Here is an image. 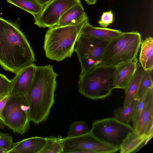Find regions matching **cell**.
<instances>
[{"label":"cell","mask_w":153,"mask_h":153,"mask_svg":"<svg viewBox=\"0 0 153 153\" xmlns=\"http://www.w3.org/2000/svg\"><path fill=\"white\" fill-rule=\"evenodd\" d=\"M152 137L142 135L134 130L129 133L120 147L121 153L136 152L145 145Z\"/></svg>","instance_id":"9a60e30c"},{"label":"cell","mask_w":153,"mask_h":153,"mask_svg":"<svg viewBox=\"0 0 153 153\" xmlns=\"http://www.w3.org/2000/svg\"><path fill=\"white\" fill-rule=\"evenodd\" d=\"M35 54L19 26L0 17V65L16 74L33 63Z\"/></svg>","instance_id":"6da1fadb"},{"label":"cell","mask_w":153,"mask_h":153,"mask_svg":"<svg viewBox=\"0 0 153 153\" xmlns=\"http://www.w3.org/2000/svg\"><path fill=\"white\" fill-rule=\"evenodd\" d=\"M45 144L39 153H63V138L61 136L45 137Z\"/></svg>","instance_id":"7402d4cb"},{"label":"cell","mask_w":153,"mask_h":153,"mask_svg":"<svg viewBox=\"0 0 153 153\" xmlns=\"http://www.w3.org/2000/svg\"><path fill=\"white\" fill-rule=\"evenodd\" d=\"M123 32L117 30L96 27L88 22L82 27L79 34L102 40L109 41Z\"/></svg>","instance_id":"2e32d148"},{"label":"cell","mask_w":153,"mask_h":153,"mask_svg":"<svg viewBox=\"0 0 153 153\" xmlns=\"http://www.w3.org/2000/svg\"><path fill=\"white\" fill-rule=\"evenodd\" d=\"M115 66L100 65L80 74L78 82L79 93L85 97L99 100L109 97L114 89Z\"/></svg>","instance_id":"277c9868"},{"label":"cell","mask_w":153,"mask_h":153,"mask_svg":"<svg viewBox=\"0 0 153 153\" xmlns=\"http://www.w3.org/2000/svg\"><path fill=\"white\" fill-rule=\"evenodd\" d=\"M134 130L133 127L129 124L121 122L113 117L94 120L90 131L101 141L120 148L128 134Z\"/></svg>","instance_id":"8992f818"},{"label":"cell","mask_w":153,"mask_h":153,"mask_svg":"<svg viewBox=\"0 0 153 153\" xmlns=\"http://www.w3.org/2000/svg\"><path fill=\"white\" fill-rule=\"evenodd\" d=\"M12 137L7 133L0 132V148L5 151L6 153L11 149L13 143Z\"/></svg>","instance_id":"484cf974"},{"label":"cell","mask_w":153,"mask_h":153,"mask_svg":"<svg viewBox=\"0 0 153 153\" xmlns=\"http://www.w3.org/2000/svg\"><path fill=\"white\" fill-rule=\"evenodd\" d=\"M137 101V100L134 99L126 106L115 109L114 117L121 122L129 124L132 120Z\"/></svg>","instance_id":"ffe728a7"},{"label":"cell","mask_w":153,"mask_h":153,"mask_svg":"<svg viewBox=\"0 0 153 153\" xmlns=\"http://www.w3.org/2000/svg\"><path fill=\"white\" fill-rule=\"evenodd\" d=\"M109 41L79 35L74 51L81 65L80 74L101 64L102 56Z\"/></svg>","instance_id":"ba28073f"},{"label":"cell","mask_w":153,"mask_h":153,"mask_svg":"<svg viewBox=\"0 0 153 153\" xmlns=\"http://www.w3.org/2000/svg\"><path fill=\"white\" fill-rule=\"evenodd\" d=\"M90 131L87 123L84 121H75L72 122L69 127L68 135L69 138L80 136Z\"/></svg>","instance_id":"cb8c5ba5"},{"label":"cell","mask_w":153,"mask_h":153,"mask_svg":"<svg viewBox=\"0 0 153 153\" xmlns=\"http://www.w3.org/2000/svg\"><path fill=\"white\" fill-rule=\"evenodd\" d=\"M88 22V18L86 14L76 24L49 27L45 34L43 47L46 57L58 62L71 57L80 31Z\"/></svg>","instance_id":"3957f363"},{"label":"cell","mask_w":153,"mask_h":153,"mask_svg":"<svg viewBox=\"0 0 153 153\" xmlns=\"http://www.w3.org/2000/svg\"><path fill=\"white\" fill-rule=\"evenodd\" d=\"M85 1L88 5H93L95 4L97 0H84Z\"/></svg>","instance_id":"4dcf8cb0"},{"label":"cell","mask_w":153,"mask_h":153,"mask_svg":"<svg viewBox=\"0 0 153 153\" xmlns=\"http://www.w3.org/2000/svg\"><path fill=\"white\" fill-rule=\"evenodd\" d=\"M0 153H6V152L3 149L0 148Z\"/></svg>","instance_id":"d6a6232c"},{"label":"cell","mask_w":153,"mask_h":153,"mask_svg":"<svg viewBox=\"0 0 153 153\" xmlns=\"http://www.w3.org/2000/svg\"><path fill=\"white\" fill-rule=\"evenodd\" d=\"M138 32H123L109 40L104 51L101 65L116 66L137 59L141 42Z\"/></svg>","instance_id":"5b68a950"},{"label":"cell","mask_w":153,"mask_h":153,"mask_svg":"<svg viewBox=\"0 0 153 153\" xmlns=\"http://www.w3.org/2000/svg\"><path fill=\"white\" fill-rule=\"evenodd\" d=\"M58 74L50 65L36 67L33 79L24 95L30 121L36 124L48 119L55 101L56 78Z\"/></svg>","instance_id":"7a4b0ae2"},{"label":"cell","mask_w":153,"mask_h":153,"mask_svg":"<svg viewBox=\"0 0 153 153\" xmlns=\"http://www.w3.org/2000/svg\"><path fill=\"white\" fill-rule=\"evenodd\" d=\"M138 61L137 58L115 66L113 80L114 88L126 89L135 74Z\"/></svg>","instance_id":"7c38bea8"},{"label":"cell","mask_w":153,"mask_h":153,"mask_svg":"<svg viewBox=\"0 0 153 153\" xmlns=\"http://www.w3.org/2000/svg\"><path fill=\"white\" fill-rule=\"evenodd\" d=\"M80 2V0H52L39 14L34 16V24L40 27L54 26L68 10Z\"/></svg>","instance_id":"30bf717a"},{"label":"cell","mask_w":153,"mask_h":153,"mask_svg":"<svg viewBox=\"0 0 153 153\" xmlns=\"http://www.w3.org/2000/svg\"><path fill=\"white\" fill-rule=\"evenodd\" d=\"M28 109L24 96H11L2 112L3 123L14 133H25L30 128Z\"/></svg>","instance_id":"52a82bcc"},{"label":"cell","mask_w":153,"mask_h":153,"mask_svg":"<svg viewBox=\"0 0 153 153\" xmlns=\"http://www.w3.org/2000/svg\"><path fill=\"white\" fill-rule=\"evenodd\" d=\"M36 65L33 63L21 69L11 80L10 93L13 97L24 96L32 82Z\"/></svg>","instance_id":"8fae6325"},{"label":"cell","mask_w":153,"mask_h":153,"mask_svg":"<svg viewBox=\"0 0 153 153\" xmlns=\"http://www.w3.org/2000/svg\"><path fill=\"white\" fill-rule=\"evenodd\" d=\"M86 14L81 2L79 3L68 10L60 17L57 24L53 27H61L76 24L79 22Z\"/></svg>","instance_id":"e0dca14e"},{"label":"cell","mask_w":153,"mask_h":153,"mask_svg":"<svg viewBox=\"0 0 153 153\" xmlns=\"http://www.w3.org/2000/svg\"><path fill=\"white\" fill-rule=\"evenodd\" d=\"M4 128V125L2 121L0 120V128L3 129Z\"/></svg>","instance_id":"1f68e13d"},{"label":"cell","mask_w":153,"mask_h":153,"mask_svg":"<svg viewBox=\"0 0 153 153\" xmlns=\"http://www.w3.org/2000/svg\"><path fill=\"white\" fill-rule=\"evenodd\" d=\"M39 2L43 5H45L47 4L48 3L52 0H36Z\"/></svg>","instance_id":"f546056e"},{"label":"cell","mask_w":153,"mask_h":153,"mask_svg":"<svg viewBox=\"0 0 153 153\" xmlns=\"http://www.w3.org/2000/svg\"><path fill=\"white\" fill-rule=\"evenodd\" d=\"M153 70L145 71L134 99L138 100L149 88L153 87Z\"/></svg>","instance_id":"d4e9b609"},{"label":"cell","mask_w":153,"mask_h":153,"mask_svg":"<svg viewBox=\"0 0 153 153\" xmlns=\"http://www.w3.org/2000/svg\"><path fill=\"white\" fill-rule=\"evenodd\" d=\"M139 134L153 136V97L148 101L141 113L134 128Z\"/></svg>","instance_id":"4fadbf2b"},{"label":"cell","mask_w":153,"mask_h":153,"mask_svg":"<svg viewBox=\"0 0 153 153\" xmlns=\"http://www.w3.org/2000/svg\"><path fill=\"white\" fill-rule=\"evenodd\" d=\"M11 85V80H9L4 75L0 73V95L10 93Z\"/></svg>","instance_id":"83f0119b"},{"label":"cell","mask_w":153,"mask_h":153,"mask_svg":"<svg viewBox=\"0 0 153 153\" xmlns=\"http://www.w3.org/2000/svg\"><path fill=\"white\" fill-rule=\"evenodd\" d=\"M113 21V14L111 10H110L103 13L100 19L98 21V23L102 27L106 28Z\"/></svg>","instance_id":"4316f807"},{"label":"cell","mask_w":153,"mask_h":153,"mask_svg":"<svg viewBox=\"0 0 153 153\" xmlns=\"http://www.w3.org/2000/svg\"><path fill=\"white\" fill-rule=\"evenodd\" d=\"M45 138L32 137L13 143L8 153H39L45 143Z\"/></svg>","instance_id":"5bb4252c"},{"label":"cell","mask_w":153,"mask_h":153,"mask_svg":"<svg viewBox=\"0 0 153 153\" xmlns=\"http://www.w3.org/2000/svg\"><path fill=\"white\" fill-rule=\"evenodd\" d=\"M11 96L10 93L0 95V120L3 121L2 112L8 100Z\"/></svg>","instance_id":"f1b7e54d"},{"label":"cell","mask_w":153,"mask_h":153,"mask_svg":"<svg viewBox=\"0 0 153 153\" xmlns=\"http://www.w3.org/2000/svg\"><path fill=\"white\" fill-rule=\"evenodd\" d=\"M63 144V153H112L120 149L101 141L90 131L78 137L64 138Z\"/></svg>","instance_id":"9c48e42d"},{"label":"cell","mask_w":153,"mask_h":153,"mask_svg":"<svg viewBox=\"0 0 153 153\" xmlns=\"http://www.w3.org/2000/svg\"><path fill=\"white\" fill-rule=\"evenodd\" d=\"M145 70L138 63L137 70L132 78L125 90V96L124 106L127 105L134 98L138 91L140 82Z\"/></svg>","instance_id":"d6986e66"},{"label":"cell","mask_w":153,"mask_h":153,"mask_svg":"<svg viewBox=\"0 0 153 153\" xmlns=\"http://www.w3.org/2000/svg\"><path fill=\"white\" fill-rule=\"evenodd\" d=\"M153 97V87L148 88L138 100L132 120L134 129L140 115L150 98Z\"/></svg>","instance_id":"603a6c76"},{"label":"cell","mask_w":153,"mask_h":153,"mask_svg":"<svg viewBox=\"0 0 153 153\" xmlns=\"http://www.w3.org/2000/svg\"><path fill=\"white\" fill-rule=\"evenodd\" d=\"M13 4L28 12L33 16L39 14L42 10L44 5L36 0H6Z\"/></svg>","instance_id":"44dd1931"},{"label":"cell","mask_w":153,"mask_h":153,"mask_svg":"<svg viewBox=\"0 0 153 153\" xmlns=\"http://www.w3.org/2000/svg\"><path fill=\"white\" fill-rule=\"evenodd\" d=\"M139 56L140 65L145 71L153 70V39L148 37L141 43Z\"/></svg>","instance_id":"ac0fdd59"}]
</instances>
